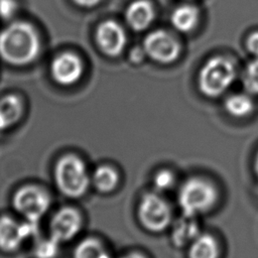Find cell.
<instances>
[{"instance_id": "14", "label": "cell", "mask_w": 258, "mask_h": 258, "mask_svg": "<svg viewBox=\"0 0 258 258\" xmlns=\"http://www.w3.org/2000/svg\"><path fill=\"white\" fill-rule=\"evenodd\" d=\"M23 113V104L16 95H6L0 99V132L18 122Z\"/></svg>"}, {"instance_id": "21", "label": "cell", "mask_w": 258, "mask_h": 258, "mask_svg": "<svg viewBox=\"0 0 258 258\" xmlns=\"http://www.w3.org/2000/svg\"><path fill=\"white\" fill-rule=\"evenodd\" d=\"M58 242L50 237V239L42 240L35 247V255L37 258H54L57 254Z\"/></svg>"}, {"instance_id": "22", "label": "cell", "mask_w": 258, "mask_h": 258, "mask_svg": "<svg viewBox=\"0 0 258 258\" xmlns=\"http://www.w3.org/2000/svg\"><path fill=\"white\" fill-rule=\"evenodd\" d=\"M175 181L173 173L168 169H160L153 176V185L158 190L169 189Z\"/></svg>"}, {"instance_id": "15", "label": "cell", "mask_w": 258, "mask_h": 258, "mask_svg": "<svg viewBox=\"0 0 258 258\" xmlns=\"http://www.w3.org/2000/svg\"><path fill=\"white\" fill-rule=\"evenodd\" d=\"M199 17V9L196 6L183 4L172 11L170 15V22L177 31L185 33L191 31L197 26Z\"/></svg>"}, {"instance_id": "27", "label": "cell", "mask_w": 258, "mask_h": 258, "mask_svg": "<svg viewBox=\"0 0 258 258\" xmlns=\"http://www.w3.org/2000/svg\"><path fill=\"white\" fill-rule=\"evenodd\" d=\"M254 170H255V173L258 177V152L256 153V156H255V160H254Z\"/></svg>"}, {"instance_id": "13", "label": "cell", "mask_w": 258, "mask_h": 258, "mask_svg": "<svg viewBox=\"0 0 258 258\" xmlns=\"http://www.w3.org/2000/svg\"><path fill=\"white\" fill-rule=\"evenodd\" d=\"M200 234V226L196 218L183 215L174 223L170 239L175 247L181 248L189 245Z\"/></svg>"}, {"instance_id": "24", "label": "cell", "mask_w": 258, "mask_h": 258, "mask_svg": "<svg viewBox=\"0 0 258 258\" xmlns=\"http://www.w3.org/2000/svg\"><path fill=\"white\" fill-rule=\"evenodd\" d=\"M246 46L252 54L258 56V31H255L248 36Z\"/></svg>"}, {"instance_id": "23", "label": "cell", "mask_w": 258, "mask_h": 258, "mask_svg": "<svg viewBox=\"0 0 258 258\" xmlns=\"http://www.w3.org/2000/svg\"><path fill=\"white\" fill-rule=\"evenodd\" d=\"M17 10V3L15 0H0V17L3 19H10L14 16Z\"/></svg>"}, {"instance_id": "28", "label": "cell", "mask_w": 258, "mask_h": 258, "mask_svg": "<svg viewBox=\"0 0 258 258\" xmlns=\"http://www.w3.org/2000/svg\"><path fill=\"white\" fill-rule=\"evenodd\" d=\"M257 192H258V189H257Z\"/></svg>"}, {"instance_id": "3", "label": "cell", "mask_w": 258, "mask_h": 258, "mask_svg": "<svg viewBox=\"0 0 258 258\" xmlns=\"http://www.w3.org/2000/svg\"><path fill=\"white\" fill-rule=\"evenodd\" d=\"M54 180L61 194L70 198H80L87 191L91 183V176L81 158L68 154L56 162Z\"/></svg>"}, {"instance_id": "12", "label": "cell", "mask_w": 258, "mask_h": 258, "mask_svg": "<svg viewBox=\"0 0 258 258\" xmlns=\"http://www.w3.org/2000/svg\"><path fill=\"white\" fill-rule=\"evenodd\" d=\"M155 12L148 0H135L128 5L125 11L127 24L135 31L146 29L153 21Z\"/></svg>"}, {"instance_id": "18", "label": "cell", "mask_w": 258, "mask_h": 258, "mask_svg": "<svg viewBox=\"0 0 258 258\" xmlns=\"http://www.w3.org/2000/svg\"><path fill=\"white\" fill-rule=\"evenodd\" d=\"M228 114L236 118L249 116L254 110L252 99L246 94H234L228 97L224 103Z\"/></svg>"}, {"instance_id": "2", "label": "cell", "mask_w": 258, "mask_h": 258, "mask_svg": "<svg viewBox=\"0 0 258 258\" xmlns=\"http://www.w3.org/2000/svg\"><path fill=\"white\" fill-rule=\"evenodd\" d=\"M217 187L208 179L190 177L179 188L177 200L184 216L197 217L214 208L218 202Z\"/></svg>"}, {"instance_id": "5", "label": "cell", "mask_w": 258, "mask_h": 258, "mask_svg": "<svg viewBox=\"0 0 258 258\" xmlns=\"http://www.w3.org/2000/svg\"><path fill=\"white\" fill-rule=\"evenodd\" d=\"M138 221L141 226L152 233L165 230L171 222V210L168 204L158 195L145 194L138 205Z\"/></svg>"}, {"instance_id": "26", "label": "cell", "mask_w": 258, "mask_h": 258, "mask_svg": "<svg viewBox=\"0 0 258 258\" xmlns=\"http://www.w3.org/2000/svg\"><path fill=\"white\" fill-rule=\"evenodd\" d=\"M120 258H146L143 254L141 253H138V252H132V253H129L127 255H124Z\"/></svg>"}, {"instance_id": "20", "label": "cell", "mask_w": 258, "mask_h": 258, "mask_svg": "<svg viewBox=\"0 0 258 258\" xmlns=\"http://www.w3.org/2000/svg\"><path fill=\"white\" fill-rule=\"evenodd\" d=\"M242 82L247 93L258 95V58L251 60L246 66Z\"/></svg>"}, {"instance_id": "9", "label": "cell", "mask_w": 258, "mask_h": 258, "mask_svg": "<svg viewBox=\"0 0 258 258\" xmlns=\"http://www.w3.org/2000/svg\"><path fill=\"white\" fill-rule=\"evenodd\" d=\"M50 74L53 80L61 86L74 85L83 75V62L73 52L60 53L52 59Z\"/></svg>"}, {"instance_id": "17", "label": "cell", "mask_w": 258, "mask_h": 258, "mask_svg": "<svg viewBox=\"0 0 258 258\" xmlns=\"http://www.w3.org/2000/svg\"><path fill=\"white\" fill-rule=\"evenodd\" d=\"M91 181L99 191L108 194L116 188L119 182V174L112 166L101 165L93 172Z\"/></svg>"}, {"instance_id": "7", "label": "cell", "mask_w": 258, "mask_h": 258, "mask_svg": "<svg viewBox=\"0 0 258 258\" xmlns=\"http://www.w3.org/2000/svg\"><path fill=\"white\" fill-rule=\"evenodd\" d=\"M143 50L152 60L159 63H171L180 53L178 41L164 30H155L146 35Z\"/></svg>"}, {"instance_id": "10", "label": "cell", "mask_w": 258, "mask_h": 258, "mask_svg": "<svg viewBox=\"0 0 258 258\" xmlns=\"http://www.w3.org/2000/svg\"><path fill=\"white\" fill-rule=\"evenodd\" d=\"M82 228V217L73 208L60 209L50 222V237L56 242H68L78 235Z\"/></svg>"}, {"instance_id": "16", "label": "cell", "mask_w": 258, "mask_h": 258, "mask_svg": "<svg viewBox=\"0 0 258 258\" xmlns=\"http://www.w3.org/2000/svg\"><path fill=\"white\" fill-rule=\"evenodd\" d=\"M188 246V258H219L220 256L218 241L208 233L200 234Z\"/></svg>"}, {"instance_id": "25", "label": "cell", "mask_w": 258, "mask_h": 258, "mask_svg": "<svg viewBox=\"0 0 258 258\" xmlns=\"http://www.w3.org/2000/svg\"><path fill=\"white\" fill-rule=\"evenodd\" d=\"M77 5L82 7H93L97 5L101 0H73Z\"/></svg>"}, {"instance_id": "8", "label": "cell", "mask_w": 258, "mask_h": 258, "mask_svg": "<svg viewBox=\"0 0 258 258\" xmlns=\"http://www.w3.org/2000/svg\"><path fill=\"white\" fill-rule=\"evenodd\" d=\"M96 42L103 53L118 56L125 47L126 33L122 26L113 20L102 22L96 30Z\"/></svg>"}, {"instance_id": "1", "label": "cell", "mask_w": 258, "mask_h": 258, "mask_svg": "<svg viewBox=\"0 0 258 258\" xmlns=\"http://www.w3.org/2000/svg\"><path fill=\"white\" fill-rule=\"evenodd\" d=\"M39 50V36L28 22L16 21L0 31V57L8 63L27 64L37 57Z\"/></svg>"}, {"instance_id": "19", "label": "cell", "mask_w": 258, "mask_h": 258, "mask_svg": "<svg viewBox=\"0 0 258 258\" xmlns=\"http://www.w3.org/2000/svg\"><path fill=\"white\" fill-rule=\"evenodd\" d=\"M74 258H112L96 239H85L75 249Z\"/></svg>"}, {"instance_id": "11", "label": "cell", "mask_w": 258, "mask_h": 258, "mask_svg": "<svg viewBox=\"0 0 258 258\" xmlns=\"http://www.w3.org/2000/svg\"><path fill=\"white\" fill-rule=\"evenodd\" d=\"M28 239L25 223H18L13 218H0V249L4 252H14Z\"/></svg>"}, {"instance_id": "6", "label": "cell", "mask_w": 258, "mask_h": 258, "mask_svg": "<svg viewBox=\"0 0 258 258\" xmlns=\"http://www.w3.org/2000/svg\"><path fill=\"white\" fill-rule=\"evenodd\" d=\"M12 204L14 210L26 220L38 222L47 212L50 199L39 186L25 185L14 194Z\"/></svg>"}, {"instance_id": "4", "label": "cell", "mask_w": 258, "mask_h": 258, "mask_svg": "<svg viewBox=\"0 0 258 258\" xmlns=\"http://www.w3.org/2000/svg\"><path fill=\"white\" fill-rule=\"evenodd\" d=\"M236 78L234 63L225 56L210 58L201 69L198 85L201 93L209 98H217L225 93Z\"/></svg>"}]
</instances>
